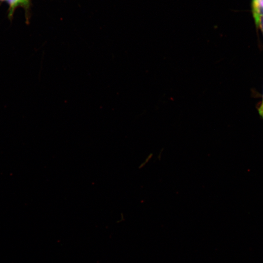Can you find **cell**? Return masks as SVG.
<instances>
[{
    "mask_svg": "<svg viewBox=\"0 0 263 263\" xmlns=\"http://www.w3.org/2000/svg\"><path fill=\"white\" fill-rule=\"evenodd\" d=\"M3 0H0V1H3Z\"/></svg>",
    "mask_w": 263,
    "mask_h": 263,
    "instance_id": "obj_4",
    "label": "cell"
},
{
    "mask_svg": "<svg viewBox=\"0 0 263 263\" xmlns=\"http://www.w3.org/2000/svg\"><path fill=\"white\" fill-rule=\"evenodd\" d=\"M9 5V17H11L13 13L18 6H27L30 0H7Z\"/></svg>",
    "mask_w": 263,
    "mask_h": 263,
    "instance_id": "obj_1",
    "label": "cell"
},
{
    "mask_svg": "<svg viewBox=\"0 0 263 263\" xmlns=\"http://www.w3.org/2000/svg\"><path fill=\"white\" fill-rule=\"evenodd\" d=\"M258 112L261 117L263 119V95L261 104L258 108Z\"/></svg>",
    "mask_w": 263,
    "mask_h": 263,
    "instance_id": "obj_3",
    "label": "cell"
},
{
    "mask_svg": "<svg viewBox=\"0 0 263 263\" xmlns=\"http://www.w3.org/2000/svg\"><path fill=\"white\" fill-rule=\"evenodd\" d=\"M257 27L261 29L263 34V16L260 18Z\"/></svg>",
    "mask_w": 263,
    "mask_h": 263,
    "instance_id": "obj_2",
    "label": "cell"
}]
</instances>
